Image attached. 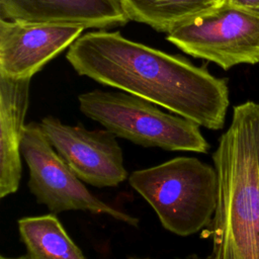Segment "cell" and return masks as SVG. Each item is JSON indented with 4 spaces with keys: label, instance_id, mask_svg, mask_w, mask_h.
<instances>
[{
    "label": "cell",
    "instance_id": "5",
    "mask_svg": "<svg viewBox=\"0 0 259 259\" xmlns=\"http://www.w3.org/2000/svg\"><path fill=\"white\" fill-rule=\"evenodd\" d=\"M167 40L223 68L259 63V16L222 1L171 29Z\"/></svg>",
    "mask_w": 259,
    "mask_h": 259
},
{
    "label": "cell",
    "instance_id": "15",
    "mask_svg": "<svg viewBox=\"0 0 259 259\" xmlns=\"http://www.w3.org/2000/svg\"><path fill=\"white\" fill-rule=\"evenodd\" d=\"M190 259H213V257H212L211 255H209V256H207L206 258H199V257H197V256L193 255V256H191V257H190Z\"/></svg>",
    "mask_w": 259,
    "mask_h": 259
},
{
    "label": "cell",
    "instance_id": "8",
    "mask_svg": "<svg viewBox=\"0 0 259 259\" xmlns=\"http://www.w3.org/2000/svg\"><path fill=\"white\" fill-rule=\"evenodd\" d=\"M79 25L28 23L0 18V75L32 78L83 32Z\"/></svg>",
    "mask_w": 259,
    "mask_h": 259
},
{
    "label": "cell",
    "instance_id": "12",
    "mask_svg": "<svg viewBox=\"0 0 259 259\" xmlns=\"http://www.w3.org/2000/svg\"><path fill=\"white\" fill-rule=\"evenodd\" d=\"M130 20L168 33L175 26L221 3L220 0H121Z\"/></svg>",
    "mask_w": 259,
    "mask_h": 259
},
{
    "label": "cell",
    "instance_id": "6",
    "mask_svg": "<svg viewBox=\"0 0 259 259\" xmlns=\"http://www.w3.org/2000/svg\"><path fill=\"white\" fill-rule=\"evenodd\" d=\"M21 156L28 171V187L36 201L52 212L85 210L105 214L137 227L139 220L96 197L56 152L44 134L39 122L25 125L21 141Z\"/></svg>",
    "mask_w": 259,
    "mask_h": 259
},
{
    "label": "cell",
    "instance_id": "9",
    "mask_svg": "<svg viewBox=\"0 0 259 259\" xmlns=\"http://www.w3.org/2000/svg\"><path fill=\"white\" fill-rule=\"evenodd\" d=\"M0 17L7 20L111 28L130 19L121 0H0Z\"/></svg>",
    "mask_w": 259,
    "mask_h": 259
},
{
    "label": "cell",
    "instance_id": "1",
    "mask_svg": "<svg viewBox=\"0 0 259 259\" xmlns=\"http://www.w3.org/2000/svg\"><path fill=\"white\" fill-rule=\"evenodd\" d=\"M66 58L73 69L102 85L151 101L208 130L225 125L230 104L226 79L181 56L131 40L118 31L81 34Z\"/></svg>",
    "mask_w": 259,
    "mask_h": 259
},
{
    "label": "cell",
    "instance_id": "10",
    "mask_svg": "<svg viewBox=\"0 0 259 259\" xmlns=\"http://www.w3.org/2000/svg\"><path fill=\"white\" fill-rule=\"evenodd\" d=\"M30 80L0 75V198L15 193L20 184Z\"/></svg>",
    "mask_w": 259,
    "mask_h": 259
},
{
    "label": "cell",
    "instance_id": "4",
    "mask_svg": "<svg viewBox=\"0 0 259 259\" xmlns=\"http://www.w3.org/2000/svg\"><path fill=\"white\" fill-rule=\"evenodd\" d=\"M79 108L116 138L147 148L205 154L209 145L200 125L127 92L92 90L78 96Z\"/></svg>",
    "mask_w": 259,
    "mask_h": 259
},
{
    "label": "cell",
    "instance_id": "7",
    "mask_svg": "<svg viewBox=\"0 0 259 259\" xmlns=\"http://www.w3.org/2000/svg\"><path fill=\"white\" fill-rule=\"evenodd\" d=\"M39 125L50 144L83 182L113 187L128 178L116 137L107 130H86L46 116Z\"/></svg>",
    "mask_w": 259,
    "mask_h": 259
},
{
    "label": "cell",
    "instance_id": "13",
    "mask_svg": "<svg viewBox=\"0 0 259 259\" xmlns=\"http://www.w3.org/2000/svg\"><path fill=\"white\" fill-rule=\"evenodd\" d=\"M223 1L259 16V0H223Z\"/></svg>",
    "mask_w": 259,
    "mask_h": 259
},
{
    "label": "cell",
    "instance_id": "16",
    "mask_svg": "<svg viewBox=\"0 0 259 259\" xmlns=\"http://www.w3.org/2000/svg\"><path fill=\"white\" fill-rule=\"evenodd\" d=\"M220 1H221V2H222V1H223V0H220Z\"/></svg>",
    "mask_w": 259,
    "mask_h": 259
},
{
    "label": "cell",
    "instance_id": "11",
    "mask_svg": "<svg viewBox=\"0 0 259 259\" xmlns=\"http://www.w3.org/2000/svg\"><path fill=\"white\" fill-rule=\"evenodd\" d=\"M18 231L31 259H86L53 213L22 218Z\"/></svg>",
    "mask_w": 259,
    "mask_h": 259
},
{
    "label": "cell",
    "instance_id": "3",
    "mask_svg": "<svg viewBox=\"0 0 259 259\" xmlns=\"http://www.w3.org/2000/svg\"><path fill=\"white\" fill-rule=\"evenodd\" d=\"M128 183L152 206L162 226L175 235H193L207 228L213 218L217 172L197 158L176 157L134 171Z\"/></svg>",
    "mask_w": 259,
    "mask_h": 259
},
{
    "label": "cell",
    "instance_id": "14",
    "mask_svg": "<svg viewBox=\"0 0 259 259\" xmlns=\"http://www.w3.org/2000/svg\"><path fill=\"white\" fill-rule=\"evenodd\" d=\"M0 259H31V258L28 255H24V256H20V257H17V258H8V257L1 256Z\"/></svg>",
    "mask_w": 259,
    "mask_h": 259
},
{
    "label": "cell",
    "instance_id": "2",
    "mask_svg": "<svg viewBox=\"0 0 259 259\" xmlns=\"http://www.w3.org/2000/svg\"><path fill=\"white\" fill-rule=\"evenodd\" d=\"M217 206L207 227L213 259H259V103L233 108L212 154Z\"/></svg>",
    "mask_w": 259,
    "mask_h": 259
}]
</instances>
